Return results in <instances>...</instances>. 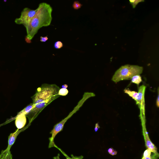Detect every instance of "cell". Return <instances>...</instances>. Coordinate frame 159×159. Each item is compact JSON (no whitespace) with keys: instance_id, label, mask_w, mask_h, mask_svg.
<instances>
[{"instance_id":"6","label":"cell","mask_w":159,"mask_h":159,"mask_svg":"<svg viewBox=\"0 0 159 159\" xmlns=\"http://www.w3.org/2000/svg\"><path fill=\"white\" fill-rule=\"evenodd\" d=\"M60 96L57 95L53 98L47 99L36 105L26 116L27 117L29 120V123H30L37 117L45 107Z\"/></svg>"},{"instance_id":"2","label":"cell","mask_w":159,"mask_h":159,"mask_svg":"<svg viewBox=\"0 0 159 159\" xmlns=\"http://www.w3.org/2000/svg\"><path fill=\"white\" fill-rule=\"evenodd\" d=\"M143 68L138 65L127 64L121 66L117 70L113 75L111 80L116 83L120 81L129 80L136 75H140Z\"/></svg>"},{"instance_id":"11","label":"cell","mask_w":159,"mask_h":159,"mask_svg":"<svg viewBox=\"0 0 159 159\" xmlns=\"http://www.w3.org/2000/svg\"><path fill=\"white\" fill-rule=\"evenodd\" d=\"M0 159H12V156L10 151L6 149L2 150L0 154Z\"/></svg>"},{"instance_id":"17","label":"cell","mask_w":159,"mask_h":159,"mask_svg":"<svg viewBox=\"0 0 159 159\" xmlns=\"http://www.w3.org/2000/svg\"><path fill=\"white\" fill-rule=\"evenodd\" d=\"M144 1L143 0H129L130 3L132 5L133 8H134L136 5L139 2H143Z\"/></svg>"},{"instance_id":"15","label":"cell","mask_w":159,"mask_h":159,"mask_svg":"<svg viewBox=\"0 0 159 159\" xmlns=\"http://www.w3.org/2000/svg\"><path fill=\"white\" fill-rule=\"evenodd\" d=\"M159 155L156 154L153 152H152L149 156L145 157H142L141 159H158Z\"/></svg>"},{"instance_id":"7","label":"cell","mask_w":159,"mask_h":159,"mask_svg":"<svg viewBox=\"0 0 159 159\" xmlns=\"http://www.w3.org/2000/svg\"><path fill=\"white\" fill-rule=\"evenodd\" d=\"M146 87L143 85L140 86L138 89V95L136 103L139 106L141 115L145 116L144 94Z\"/></svg>"},{"instance_id":"8","label":"cell","mask_w":159,"mask_h":159,"mask_svg":"<svg viewBox=\"0 0 159 159\" xmlns=\"http://www.w3.org/2000/svg\"><path fill=\"white\" fill-rule=\"evenodd\" d=\"M27 126L20 130L17 129L14 132L10 134L8 136V146L6 149L7 150L9 151L10 150L11 147L15 142L17 136L20 133L27 128Z\"/></svg>"},{"instance_id":"14","label":"cell","mask_w":159,"mask_h":159,"mask_svg":"<svg viewBox=\"0 0 159 159\" xmlns=\"http://www.w3.org/2000/svg\"><path fill=\"white\" fill-rule=\"evenodd\" d=\"M68 92L67 89L62 88L60 89L57 95L59 96H65L68 94Z\"/></svg>"},{"instance_id":"4","label":"cell","mask_w":159,"mask_h":159,"mask_svg":"<svg viewBox=\"0 0 159 159\" xmlns=\"http://www.w3.org/2000/svg\"><path fill=\"white\" fill-rule=\"evenodd\" d=\"M95 96V94L93 93H85L83 96L82 98L78 103V105L74 109V110L70 112L69 115L60 122L56 124L53 127L52 131L55 134H57L62 131L64 127L65 123L82 106L84 103L88 99L91 97Z\"/></svg>"},{"instance_id":"23","label":"cell","mask_w":159,"mask_h":159,"mask_svg":"<svg viewBox=\"0 0 159 159\" xmlns=\"http://www.w3.org/2000/svg\"><path fill=\"white\" fill-rule=\"evenodd\" d=\"M68 87V85L66 84H65L62 86V88L66 89Z\"/></svg>"},{"instance_id":"18","label":"cell","mask_w":159,"mask_h":159,"mask_svg":"<svg viewBox=\"0 0 159 159\" xmlns=\"http://www.w3.org/2000/svg\"><path fill=\"white\" fill-rule=\"evenodd\" d=\"M63 46L62 43L60 41L56 42L54 44V47L56 49H60Z\"/></svg>"},{"instance_id":"5","label":"cell","mask_w":159,"mask_h":159,"mask_svg":"<svg viewBox=\"0 0 159 159\" xmlns=\"http://www.w3.org/2000/svg\"><path fill=\"white\" fill-rule=\"evenodd\" d=\"M37 11L28 7L25 8L22 11L19 18L15 19V23L19 25H22L26 28Z\"/></svg>"},{"instance_id":"10","label":"cell","mask_w":159,"mask_h":159,"mask_svg":"<svg viewBox=\"0 0 159 159\" xmlns=\"http://www.w3.org/2000/svg\"><path fill=\"white\" fill-rule=\"evenodd\" d=\"M144 134L146 145L147 148L152 152L158 155H159L157 151V148L150 141L148 136L146 134V132Z\"/></svg>"},{"instance_id":"24","label":"cell","mask_w":159,"mask_h":159,"mask_svg":"<svg viewBox=\"0 0 159 159\" xmlns=\"http://www.w3.org/2000/svg\"><path fill=\"white\" fill-rule=\"evenodd\" d=\"M64 154L65 155V156H66V159H73V157L72 158H70V157H68L66 155V154H65L64 153Z\"/></svg>"},{"instance_id":"19","label":"cell","mask_w":159,"mask_h":159,"mask_svg":"<svg viewBox=\"0 0 159 159\" xmlns=\"http://www.w3.org/2000/svg\"><path fill=\"white\" fill-rule=\"evenodd\" d=\"M108 153L112 155H116L117 153V152L112 148H110L108 149Z\"/></svg>"},{"instance_id":"9","label":"cell","mask_w":159,"mask_h":159,"mask_svg":"<svg viewBox=\"0 0 159 159\" xmlns=\"http://www.w3.org/2000/svg\"><path fill=\"white\" fill-rule=\"evenodd\" d=\"M16 119L15 125L18 129L23 128L26 122V116L24 115H17L14 119Z\"/></svg>"},{"instance_id":"21","label":"cell","mask_w":159,"mask_h":159,"mask_svg":"<svg viewBox=\"0 0 159 159\" xmlns=\"http://www.w3.org/2000/svg\"><path fill=\"white\" fill-rule=\"evenodd\" d=\"M158 95L157 97V98L156 100V104L157 106L158 107H159V90H158Z\"/></svg>"},{"instance_id":"3","label":"cell","mask_w":159,"mask_h":159,"mask_svg":"<svg viewBox=\"0 0 159 159\" xmlns=\"http://www.w3.org/2000/svg\"><path fill=\"white\" fill-rule=\"evenodd\" d=\"M60 89L55 84H42L37 89L35 94L31 97L33 103L36 106L40 102L57 96Z\"/></svg>"},{"instance_id":"1","label":"cell","mask_w":159,"mask_h":159,"mask_svg":"<svg viewBox=\"0 0 159 159\" xmlns=\"http://www.w3.org/2000/svg\"><path fill=\"white\" fill-rule=\"evenodd\" d=\"M52 11L50 5L46 3L42 2L39 4L35 15L26 28L27 40H31L40 28L50 25Z\"/></svg>"},{"instance_id":"22","label":"cell","mask_w":159,"mask_h":159,"mask_svg":"<svg viewBox=\"0 0 159 159\" xmlns=\"http://www.w3.org/2000/svg\"><path fill=\"white\" fill-rule=\"evenodd\" d=\"M100 127L98 123H96L95 124V127L94 128V130L95 132H97Z\"/></svg>"},{"instance_id":"13","label":"cell","mask_w":159,"mask_h":159,"mask_svg":"<svg viewBox=\"0 0 159 159\" xmlns=\"http://www.w3.org/2000/svg\"><path fill=\"white\" fill-rule=\"evenodd\" d=\"M131 82L139 85L142 81L141 77L140 75H136L133 76L131 78Z\"/></svg>"},{"instance_id":"12","label":"cell","mask_w":159,"mask_h":159,"mask_svg":"<svg viewBox=\"0 0 159 159\" xmlns=\"http://www.w3.org/2000/svg\"><path fill=\"white\" fill-rule=\"evenodd\" d=\"M124 91L125 93L127 94L135 101H137L138 95V92L126 89H125Z\"/></svg>"},{"instance_id":"16","label":"cell","mask_w":159,"mask_h":159,"mask_svg":"<svg viewBox=\"0 0 159 159\" xmlns=\"http://www.w3.org/2000/svg\"><path fill=\"white\" fill-rule=\"evenodd\" d=\"M82 5L78 1H75L73 4V7L75 10H78L81 7Z\"/></svg>"},{"instance_id":"20","label":"cell","mask_w":159,"mask_h":159,"mask_svg":"<svg viewBox=\"0 0 159 159\" xmlns=\"http://www.w3.org/2000/svg\"><path fill=\"white\" fill-rule=\"evenodd\" d=\"M48 39V38L47 36L45 37H40V41L42 42H46Z\"/></svg>"}]
</instances>
